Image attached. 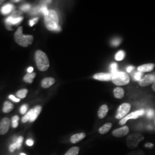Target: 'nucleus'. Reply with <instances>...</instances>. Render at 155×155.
Segmentation results:
<instances>
[{"instance_id": "nucleus-1", "label": "nucleus", "mask_w": 155, "mask_h": 155, "mask_svg": "<svg viewBox=\"0 0 155 155\" xmlns=\"http://www.w3.org/2000/svg\"><path fill=\"white\" fill-rule=\"evenodd\" d=\"M45 22L47 28L50 31H60L61 27L58 25L59 18L57 13L54 10H50L47 15L45 16Z\"/></svg>"}, {"instance_id": "nucleus-2", "label": "nucleus", "mask_w": 155, "mask_h": 155, "mask_svg": "<svg viewBox=\"0 0 155 155\" xmlns=\"http://www.w3.org/2000/svg\"><path fill=\"white\" fill-rule=\"evenodd\" d=\"M35 61L38 68L41 71L47 70L50 67V62L48 56L43 51L38 50L35 53Z\"/></svg>"}, {"instance_id": "nucleus-3", "label": "nucleus", "mask_w": 155, "mask_h": 155, "mask_svg": "<svg viewBox=\"0 0 155 155\" xmlns=\"http://www.w3.org/2000/svg\"><path fill=\"white\" fill-rule=\"evenodd\" d=\"M14 36L17 43L23 47H27L33 43V36L23 35L22 27H20L18 28Z\"/></svg>"}, {"instance_id": "nucleus-4", "label": "nucleus", "mask_w": 155, "mask_h": 155, "mask_svg": "<svg viewBox=\"0 0 155 155\" xmlns=\"http://www.w3.org/2000/svg\"><path fill=\"white\" fill-rule=\"evenodd\" d=\"M112 81L117 86H124L129 82L130 78L125 72L118 71L113 75Z\"/></svg>"}, {"instance_id": "nucleus-5", "label": "nucleus", "mask_w": 155, "mask_h": 155, "mask_svg": "<svg viewBox=\"0 0 155 155\" xmlns=\"http://www.w3.org/2000/svg\"><path fill=\"white\" fill-rule=\"evenodd\" d=\"M144 140V137L140 134H132L129 135L127 139V147L130 149H134L137 147L139 144Z\"/></svg>"}, {"instance_id": "nucleus-6", "label": "nucleus", "mask_w": 155, "mask_h": 155, "mask_svg": "<svg viewBox=\"0 0 155 155\" xmlns=\"http://www.w3.org/2000/svg\"><path fill=\"white\" fill-rule=\"evenodd\" d=\"M131 106L128 103H124L122 105L119 106L117 113L116 118L117 119H122L126 116V115L129 112L130 110Z\"/></svg>"}, {"instance_id": "nucleus-7", "label": "nucleus", "mask_w": 155, "mask_h": 155, "mask_svg": "<svg viewBox=\"0 0 155 155\" xmlns=\"http://www.w3.org/2000/svg\"><path fill=\"white\" fill-rule=\"evenodd\" d=\"M144 113V110H140L136 111L134 112H132L130 114H128L127 116L125 117L124 118H123L121 119L120 121V125H125L127 122L128 120L130 119H136L137 118L141 116L142 115H143Z\"/></svg>"}, {"instance_id": "nucleus-8", "label": "nucleus", "mask_w": 155, "mask_h": 155, "mask_svg": "<svg viewBox=\"0 0 155 155\" xmlns=\"http://www.w3.org/2000/svg\"><path fill=\"white\" fill-rule=\"evenodd\" d=\"M10 120L5 117L3 118L0 122V134H5L8 132L9 129L10 127Z\"/></svg>"}, {"instance_id": "nucleus-9", "label": "nucleus", "mask_w": 155, "mask_h": 155, "mask_svg": "<svg viewBox=\"0 0 155 155\" xmlns=\"http://www.w3.org/2000/svg\"><path fill=\"white\" fill-rule=\"evenodd\" d=\"M155 81V75H145L143 79L139 81V84L142 87H145L149 86L150 84L154 83Z\"/></svg>"}, {"instance_id": "nucleus-10", "label": "nucleus", "mask_w": 155, "mask_h": 155, "mask_svg": "<svg viewBox=\"0 0 155 155\" xmlns=\"http://www.w3.org/2000/svg\"><path fill=\"white\" fill-rule=\"evenodd\" d=\"M113 75L110 73H105V72H101L96 74L94 75L95 79L100 81H109L112 80Z\"/></svg>"}, {"instance_id": "nucleus-11", "label": "nucleus", "mask_w": 155, "mask_h": 155, "mask_svg": "<svg viewBox=\"0 0 155 155\" xmlns=\"http://www.w3.org/2000/svg\"><path fill=\"white\" fill-rule=\"evenodd\" d=\"M129 132V129L127 126H125L118 129H117L113 132V135L116 137H122L127 135Z\"/></svg>"}, {"instance_id": "nucleus-12", "label": "nucleus", "mask_w": 155, "mask_h": 155, "mask_svg": "<svg viewBox=\"0 0 155 155\" xmlns=\"http://www.w3.org/2000/svg\"><path fill=\"white\" fill-rule=\"evenodd\" d=\"M55 82V80L54 78L51 77L45 78L41 81V86L43 88H48L53 85Z\"/></svg>"}, {"instance_id": "nucleus-13", "label": "nucleus", "mask_w": 155, "mask_h": 155, "mask_svg": "<svg viewBox=\"0 0 155 155\" xmlns=\"http://www.w3.org/2000/svg\"><path fill=\"white\" fill-rule=\"evenodd\" d=\"M155 67V64L153 63H148L141 65L138 67V71L139 72H150L153 70Z\"/></svg>"}, {"instance_id": "nucleus-14", "label": "nucleus", "mask_w": 155, "mask_h": 155, "mask_svg": "<svg viewBox=\"0 0 155 155\" xmlns=\"http://www.w3.org/2000/svg\"><path fill=\"white\" fill-rule=\"evenodd\" d=\"M86 137V134L84 133H80L75 134L72 135L70 138V141L73 143L75 144L83 140Z\"/></svg>"}, {"instance_id": "nucleus-15", "label": "nucleus", "mask_w": 155, "mask_h": 155, "mask_svg": "<svg viewBox=\"0 0 155 155\" xmlns=\"http://www.w3.org/2000/svg\"><path fill=\"white\" fill-rule=\"evenodd\" d=\"M41 109H42L41 106L39 105L36 106L35 108H33V114L32 115L31 118L29 120L30 122H33L34 121H35L37 119V118H38V117L39 116L40 113L41 111Z\"/></svg>"}, {"instance_id": "nucleus-16", "label": "nucleus", "mask_w": 155, "mask_h": 155, "mask_svg": "<svg viewBox=\"0 0 155 155\" xmlns=\"http://www.w3.org/2000/svg\"><path fill=\"white\" fill-rule=\"evenodd\" d=\"M108 110H109V109L106 105H103L101 106L98 111V117L101 119L104 118L106 116Z\"/></svg>"}, {"instance_id": "nucleus-17", "label": "nucleus", "mask_w": 155, "mask_h": 155, "mask_svg": "<svg viewBox=\"0 0 155 155\" xmlns=\"http://www.w3.org/2000/svg\"><path fill=\"white\" fill-rule=\"evenodd\" d=\"M15 9V6L11 4H7L1 9V12L3 15H8Z\"/></svg>"}, {"instance_id": "nucleus-18", "label": "nucleus", "mask_w": 155, "mask_h": 155, "mask_svg": "<svg viewBox=\"0 0 155 155\" xmlns=\"http://www.w3.org/2000/svg\"><path fill=\"white\" fill-rule=\"evenodd\" d=\"M124 90L121 87H116L114 89V95L118 99H121L124 96Z\"/></svg>"}, {"instance_id": "nucleus-19", "label": "nucleus", "mask_w": 155, "mask_h": 155, "mask_svg": "<svg viewBox=\"0 0 155 155\" xmlns=\"http://www.w3.org/2000/svg\"><path fill=\"white\" fill-rule=\"evenodd\" d=\"M14 108V105L12 104L11 102L9 101H5L4 104V107L2 110L4 113H9L11 112Z\"/></svg>"}, {"instance_id": "nucleus-20", "label": "nucleus", "mask_w": 155, "mask_h": 155, "mask_svg": "<svg viewBox=\"0 0 155 155\" xmlns=\"http://www.w3.org/2000/svg\"><path fill=\"white\" fill-rule=\"evenodd\" d=\"M111 127H112V124L110 122L106 123L102 127H100V129H99V132L101 134H106L110 130Z\"/></svg>"}, {"instance_id": "nucleus-21", "label": "nucleus", "mask_w": 155, "mask_h": 155, "mask_svg": "<svg viewBox=\"0 0 155 155\" xmlns=\"http://www.w3.org/2000/svg\"><path fill=\"white\" fill-rule=\"evenodd\" d=\"M36 77V73H28L24 77V81L27 83H32L33 82V79Z\"/></svg>"}, {"instance_id": "nucleus-22", "label": "nucleus", "mask_w": 155, "mask_h": 155, "mask_svg": "<svg viewBox=\"0 0 155 155\" xmlns=\"http://www.w3.org/2000/svg\"><path fill=\"white\" fill-rule=\"evenodd\" d=\"M79 151V148L78 147H72L67 152L65 155H78Z\"/></svg>"}, {"instance_id": "nucleus-23", "label": "nucleus", "mask_w": 155, "mask_h": 155, "mask_svg": "<svg viewBox=\"0 0 155 155\" xmlns=\"http://www.w3.org/2000/svg\"><path fill=\"white\" fill-rule=\"evenodd\" d=\"M28 91L27 89H21L17 92V96L19 98H24L28 93Z\"/></svg>"}, {"instance_id": "nucleus-24", "label": "nucleus", "mask_w": 155, "mask_h": 155, "mask_svg": "<svg viewBox=\"0 0 155 155\" xmlns=\"http://www.w3.org/2000/svg\"><path fill=\"white\" fill-rule=\"evenodd\" d=\"M33 109H31L30 110L28 111L27 114H25L24 116L22 118V122L25 123L27 122L28 121H29L30 118H31L32 115L33 114Z\"/></svg>"}, {"instance_id": "nucleus-25", "label": "nucleus", "mask_w": 155, "mask_h": 155, "mask_svg": "<svg viewBox=\"0 0 155 155\" xmlns=\"http://www.w3.org/2000/svg\"><path fill=\"white\" fill-rule=\"evenodd\" d=\"M125 55V52L123 51H120L117 53L116 55L115 56V58L117 61H121L124 58Z\"/></svg>"}, {"instance_id": "nucleus-26", "label": "nucleus", "mask_w": 155, "mask_h": 155, "mask_svg": "<svg viewBox=\"0 0 155 155\" xmlns=\"http://www.w3.org/2000/svg\"><path fill=\"white\" fill-rule=\"evenodd\" d=\"M18 120H19V117L18 116H15L12 117V127H18Z\"/></svg>"}, {"instance_id": "nucleus-27", "label": "nucleus", "mask_w": 155, "mask_h": 155, "mask_svg": "<svg viewBox=\"0 0 155 155\" xmlns=\"http://www.w3.org/2000/svg\"><path fill=\"white\" fill-rule=\"evenodd\" d=\"M11 16L13 18H21L23 17V14H22V12L21 11H15L12 14Z\"/></svg>"}, {"instance_id": "nucleus-28", "label": "nucleus", "mask_w": 155, "mask_h": 155, "mask_svg": "<svg viewBox=\"0 0 155 155\" xmlns=\"http://www.w3.org/2000/svg\"><path fill=\"white\" fill-rule=\"evenodd\" d=\"M117 67L118 65L116 63H113L110 66V70H111V74L112 75L116 74V72H118V70H117Z\"/></svg>"}, {"instance_id": "nucleus-29", "label": "nucleus", "mask_w": 155, "mask_h": 155, "mask_svg": "<svg viewBox=\"0 0 155 155\" xmlns=\"http://www.w3.org/2000/svg\"><path fill=\"white\" fill-rule=\"evenodd\" d=\"M23 140H24V139H23L22 136H20L19 137H18L16 141L15 142L16 144L17 149H20V148L21 147V145H22V142H23Z\"/></svg>"}, {"instance_id": "nucleus-30", "label": "nucleus", "mask_w": 155, "mask_h": 155, "mask_svg": "<svg viewBox=\"0 0 155 155\" xmlns=\"http://www.w3.org/2000/svg\"><path fill=\"white\" fill-rule=\"evenodd\" d=\"M127 155H145V153L141 150H137L130 152Z\"/></svg>"}, {"instance_id": "nucleus-31", "label": "nucleus", "mask_w": 155, "mask_h": 155, "mask_svg": "<svg viewBox=\"0 0 155 155\" xmlns=\"http://www.w3.org/2000/svg\"><path fill=\"white\" fill-rule=\"evenodd\" d=\"M40 11L44 15L46 16L48 15V10L47 8V6L45 5L41 6V7H40Z\"/></svg>"}, {"instance_id": "nucleus-32", "label": "nucleus", "mask_w": 155, "mask_h": 155, "mask_svg": "<svg viewBox=\"0 0 155 155\" xmlns=\"http://www.w3.org/2000/svg\"><path fill=\"white\" fill-rule=\"evenodd\" d=\"M31 9V5L29 4H24L20 7V9L23 12H27Z\"/></svg>"}, {"instance_id": "nucleus-33", "label": "nucleus", "mask_w": 155, "mask_h": 155, "mask_svg": "<svg viewBox=\"0 0 155 155\" xmlns=\"http://www.w3.org/2000/svg\"><path fill=\"white\" fill-rule=\"evenodd\" d=\"M141 76H142V72H136L134 76V78L136 81H140L141 79Z\"/></svg>"}, {"instance_id": "nucleus-34", "label": "nucleus", "mask_w": 155, "mask_h": 155, "mask_svg": "<svg viewBox=\"0 0 155 155\" xmlns=\"http://www.w3.org/2000/svg\"><path fill=\"white\" fill-rule=\"evenodd\" d=\"M27 109H28V106H27V105L25 104V105H23L21 106V107H20V110L21 114H25L27 112Z\"/></svg>"}, {"instance_id": "nucleus-35", "label": "nucleus", "mask_w": 155, "mask_h": 155, "mask_svg": "<svg viewBox=\"0 0 155 155\" xmlns=\"http://www.w3.org/2000/svg\"><path fill=\"white\" fill-rule=\"evenodd\" d=\"M154 114H155V112L154 110L152 109H150L148 110L147 111V117L149 118H151L152 117H153L154 116Z\"/></svg>"}, {"instance_id": "nucleus-36", "label": "nucleus", "mask_w": 155, "mask_h": 155, "mask_svg": "<svg viewBox=\"0 0 155 155\" xmlns=\"http://www.w3.org/2000/svg\"><path fill=\"white\" fill-rule=\"evenodd\" d=\"M38 20H39V18L37 17V18H33L32 20H29V25H30L31 27H32L35 24H36V22H38Z\"/></svg>"}, {"instance_id": "nucleus-37", "label": "nucleus", "mask_w": 155, "mask_h": 155, "mask_svg": "<svg viewBox=\"0 0 155 155\" xmlns=\"http://www.w3.org/2000/svg\"><path fill=\"white\" fill-rule=\"evenodd\" d=\"M17 148V145L16 144V143H14L13 144H12L10 147H9V150L11 152H13Z\"/></svg>"}, {"instance_id": "nucleus-38", "label": "nucleus", "mask_w": 155, "mask_h": 155, "mask_svg": "<svg viewBox=\"0 0 155 155\" xmlns=\"http://www.w3.org/2000/svg\"><path fill=\"white\" fill-rule=\"evenodd\" d=\"M120 43H121V40L120 39H114L111 41V45L114 46H117L120 44Z\"/></svg>"}, {"instance_id": "nucleus-39", "label": "nucleus", "mask_w": 155, "mask_h": 155, "mask_svg": "<svg viewBox=\"0 0 155 155\" xmlns=\"http://www.w3.org/2000/svg\"><path fill=\"white\" fill-rule=\"evenodd\" d=\"M9 97V98H10L11 100L13 101H15V102H19V101H20V99L17 98H16V97H15L14 95H10Z\"/></svg>"}, {"instance_id": "nucleus-40", "label": "nucleus", "mask_w": 155, "mask_h": 155, "mask_svg": "<svg viewBox=\"0 0 155 155\" xmlns=\"http://www.w3.org/2000/svg\"><path fill=\"white\" fill-rule=\"evenodd\" d=\"M27 144L28 145V146H32L33 144V141L31 139H28L27 140V142H26Z\"/></svg>"}, {"instance_id": "nucleus-41", "label": "nucleus", "mask_w": 155, "mask_h": 155, "mask_svg": "<svg viewBox=\"0 0 155 155\" xmlns=\"http://www.w3.org/2000/svg\"><path fill=\"white\" fill-rule=\"evenodd\" d=\"M145 147H149V148H152V147H153V144H152V143H147V144H145Z\"/></svg>"}, {"instance_id": "nucleus-42", "label": "nucleus", "mask_w": 155, "mask_h": 155, "mask_svg": "<svg viewBox=\"0 0 155 155\" xmlns=\"http://www.w3.org/2000/svg\"><path fill=\"white\" fill-rule=\"evenodd\" d=\"M133 70V66H129L127 68V71L128 72H130L132 70Z\"/></svg>"}, {"instance_id": "nucleus-43", "label": "nucleus", "mask_w": 155, "mask_h": 155, "mask_svg": "<svg viewBox=\"0 0 155 155\" xmlns=\"http://www.w3.org/2000/svg\"><path fill=\"white\" fill-rule=\"evenodd\" d=\"M33 71V67H30L28 68V73H32V71Z\"/></svg>"}, {"instance_id": "nucleus-44", "label": "nucleus", "mask_w": 155, "mask_h": 155, "mask_svg": "<svg viewBox=\"0 0 155 155\" xmlns=\"http://www.w3.org/2000/svg\"><path fill=\"white\" fill-rule=\"evenodd\" d=\"M152 89L153 90V91H155V81L154 82V83H153V85H152Z\"/></svg>"}, {"instance_id": "nucleus-45", "label": "nucleus", "mask_w": 155, "mask_h": 155, "mask_svg": "<svg viewBox=\"0 0 155 155\" xmlns=\"http://www.w3.org/2000/svg\"><path fill=\"white\" fill-rule=\"evenodd\" d=\"M12 2H20V0H17V1H12Z\"/></svg>"}, {"instance_id": "nucleus-46", "label": "nucleus", "mask_w": 155, "mask_h": 155, "mask_svg": "<svg viewBox=\"0 0 155 155\" xmlns=\"http://www.w3.org/2000/svg\"><path fill=\"white\" fill-rule=\"evenodd\" d=\"M4 0H0V5L2 4L4 2Z\"/></svg>"}, {"instance_id": "nucleus-47", "label": "nucleus", "mask_w": 155, "mask_h": 155, "mask_svg": "<svg viewBox=\"0 0 155 155\" xmlns=\"http://www.w3.org/2000/svg\"><path fill=\"white\" fill-rule=\"evenodd\" d=\"M20 155H25V153H21V154H20Z\"/></svg>"}, {"instance_id": "nucleus-48", "label": "nucleus", "mask_w": 155, "mask_h": 155, "mask_svg": "<svg viewBox=\"0 0 155 155\" xmlns=\"http://www.w3.org/2000/svg\"></svg>"}]
</instances>
